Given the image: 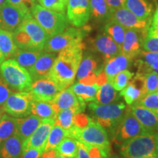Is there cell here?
Here are the masks:
<instances>
[{
	"label": "cell",
	"instance_id": "obj_26",
	"mask_svg": "<svg viewBox=\"0 0 158 158\" xmlns=\"http://www.w3.org/2000/svg\"><path fill=\"white\" fill-rule=\"evenodd\" d=\"M23 141L13 135L1 143L0 158H19L22 154Z\"/></svg>",
	"mask_w": 158,
	"mask_h": 158
},
{
	"label": "cell",
	"instance_id": "obj_20",
	"mask_svg": "<svg viewBox=\"0 0 158 158\" xmlns=\"http://www.w3.org/2000/svg\"><path fill=\"white\" fill-rule=\"evenodd\" d=\"M132 113L148 133L158 132V112L141 106L133 104L129 106Z\"/></svg>",
	"mask_w": 158,
	"mask_h": 158
},
{
	"label": "cell",
	"instance_id": "obj_6",
	"mask_svg": "<svg viewBox=\"0 0 158 158\" xmlns=\"http://www.w3.org/2000/svg\"><path fill=\"white\" fill-rule=\"evenodd\" d=\"M30 12L32 17L50 37L62 32L69 26L68 17L65 13L51 10L38 4H35Z\"/></svg>",
	"mask_w": 158,
	"mask_h": 158
},
{
	"label": "cell",
	"instance_id": "obj_28",
	"mask_svg": "<svg viewBox=\"0 0 158 158\" xmlns=\"http://www.w3.org/2000/svg\"><path fill=\"white\" fill-rule=\"evenodd\" d=\"M91 17L99 23H107L111 19L112 12L106 0H89Z\"/></svg>",
	"mask_w": 158,
	"mask_h": 158
},
{
	"label": "cell",
	"instance_id": "obj_37",
	"mask_svg": "<svg viewBox=\"0 0 158 158\" xmlns=\"http://www.w3.org/2000/svg\"><path fill=\"white\" fill-rule=\"evenodd\" d=\"M78 149L76 158H109L108 154L100 148L78 141Z\"/></svg>",
	"mask_w": 158,
	"mask_h": 158
},
{
	"label": "cell",
	"instance_id": "obj_2",
	"mask_svg": "<svg viewBox=\"0 0 158 158\" xmlns=\"http://www.w3.org/2000/svg\"><path fill=\"white\" fill-rule=\"evenodd\" d=\"M92 119L101 125L106 130L113 134L125 113L127 106L123 102L99 105L91 102L88 106Z\"/></svg>",
	"mask_w": 158,
	"mask_h": 158
},
{
	"label": "cell",
	"instance_id": "obj_17",
	"mask_svg": "<svg viewBox=\"0 0 158 158\" xmlns=\"http://www.w3.org/2000/svg\"><path fill=\"white\" fill-rule=\"evenodd\" d=\"M54 124V119H43L34 133L23 142L22 152L31 148L40 149L43 151L49 133Z\"/></svg>",
	"mask_w": 158,
	"mask_h": 158
},
{
	"label": "cell",
	"instance_id": "obj_56",
	"mask_svg": "<svg viewBox=\"0 0 158 158\" xmlns=\"http://www.w3.org/2000/svg\"><path fill=\"white\" fill-rule=\"evenodd\" d=\"M109 158H124V157H118V156L114 155V156H110Z\"/></svg>",
	"mask_w": 158,
	"mask_h": 158
},
{
	"label": "cell",
	"instance_id": "obj_32",
	"mask_svg": "<svg viewBox=\"0 0 158 158\" xmlns=\"http://www.w3.org/2000/svg\"><path fill=\"white\" fill-rule=\"evenodd\" d=\"M42 51L23 50V49L18 48L12 57L21 66L28 70L36 62Z\"/></svg>",
	"mask_w": 158,
	"mask_h": 158
},
{
	"label": "cell",
	"instance_id": "obj_24",
	"mask_svg": "<svg viewBox=\"0 0 158 158\" xmlns=\"http://www.w3.org/2000/svg\"><path fill=\"white\" fill-rule=\"evenodd\" d=\"M132 61L122 54L106 61L103 65V72L107 77L108 81L110 83L116 74L129 68Z\"/></svg>",
	"mask_w": 158,
	"mask_h": 158
},
{
	"label": "cell",
	"instance_id": "obj_11",
	"mask_svg": "<svg viewBox=\"0 0 158 158\" xmlns=\"http://www.w3.org/2000/svg\"><path fill=\"white\" fill-rule=\"evenodd\" d=\"M31 94L27 92H16L10 94L2 106L3 111L15 118L24 117L31 114Z\"/></svg>",
	"mask_w": 158,
	"mask_h": 158
},
{
	"label": "cell",
	"instance_id": "obj_59",
	"mask_svg": "<svg viewBox=\"0 0 158 158\" xmlns=\"http://www.w3.org/2000/svg\"><path fill=\"white\" fill-rule=\"evenodd\" d=\"M148 1H149V0H148ZM153 1H155V2H156V1H157V0H153Z\"/></svg>",
	"mask_w": 158,
	"mask_h": 158
},
{
	"label": "cell",
	"instance_id": "obj_21",
	"mask_svg": "<svg viewBox=\"0 0 158 158\" xmlns=\"http://www.w3.org/2000/svg\"><path fill=\"white\" fill-rule=\"evenodd\" d=\"M144 76L137 73L130 80L126 87L120 92V96L124 98L128 106H131L145 95Z\"/></svg>",
	"mask_w": 158,
	"mask_h": 158
},
{
	"label": "cell",
	"instance_id": "obj_30",
	"mask_svg": "<svg viewBox=\"0 0 158 158\" xmlns=\"http://www.w3.org/2000/svg\"><path fill=\"white\" fill-rule=\"evenodd\" d=\"M31 114L37 116L41 119L56 120L57 116L50 102L35 100L33 99L31 102Z\"/></svg>",
	"mask_w": 158,
	"mask_h": 158
},
{
	"label": "cell",
	"instance_id": "obj_25",
	"mask_svg": "<svg viewBox=\"0 0 158 158\" xmlns=\"http://www.w3.org/2000/svg\"><path fill=\"white\" fill-rule=\"evenodd\" d=\"M123 7L144 21H151L154 13L152 3L148 0H124Z\"/></svg>",
	"mask_w": 158,
	"mask_h": 158
},
{
	"label": "cell",
	"instance_id": "obj_18",
	"mask_svg": "<svg viewBox=\"0 0 158 158\" xmlns=\"http://www.w3.org/2000/svg\"><path fill=\"white\" fill-rule=\"evenodd\" d=\"M92 44L93 51L101 55L104 62L112 57L122 54L121 47L105 32L99 34L93 40Z\"/></svg>",
	"mask_w": 158,
	"mask_h": 158
},
{
	"label": "cell",
	"instance_id": "obj_12",
	"mask_svg": "<svg viewBox=\"0 0 158 158\" xmlns=\"http://www.w3.org/2000/svg\"><path fill=\"white\" fill-rule=\"evenodd\" d=\"M67 17L69 23L74 27H84L91 18L89 0H68Z\"/></svg>",
	"mask_w": 158,
	"mask_h": 158
},
{
	"label": "cell",
	"instance_id": "obj_44",
	"mask_svg": "<svg viewBox=\"0 0 158 158\" xmlns=\"http://www.w3.org/2000/svg\"><path fill=\"white\" fill-rule=\"evenodd\" d=\"M40 5L51 10L65 13L68 0H37Z\"/></svg>",
	"mask_w": 158,
	"mask_h": 158
},
{
	"label": "cell",
	"instance_id": "obj_42",
	"mask_svg": "<svg viewBox=\"0 0 158 158\" xmlns=\"http://www.w3.org/2000/svg\"><path fill=\"white\" fill-rule=\"evenodd\" d=\"M142 49L147 52L158 53V32L149 28L142 43Z\"/></svg>",
	"mask_w": 158,
	"mask_h": 158
},
{
	"label": "cell",
	"instance_id": "obj_55",
	"mask_svg": "<svg viewBox=\"0 0 158 158\" xmlns=\"http://www.w3.org/2000/svg\"><path fill=\"white\" fill-rule=\"evenodd\" d=\"M55 158H65V157H62V155H59V154H57V152H56V157H55Z\"/></svg>",
	"mask_w": 158,
	"mask_h": 158
},
{
	"label": "cell",
	"instance_id": "obj_51",
	"mask_svg": "<svg viewBox=\"0 0 158 158\" xmlns=\"http://www.w3.org/2000/svg\"><path fill=\"white\" fill-rule=\"evenodd\" d=\"M56 155V150H49V151L43 152L40 158H55Z\"/></svg>",
	"mask_w": 158,
	"mask_h": 158
},
{
	"label": "cell",
	"instance_id": "obj_5",
	"mask_svg": "<svg viewBox=\"0 0 158 158\" xmlns=\"http://www.w3.org/2000/svg\"><path fill=\"white\" fill-rule=\"evenodd\" d=\"M119 152L124 158H143L157 155L155 133H146L124 142Z\"/></svg>",
	"mask_w": 158,
	"mask_h": 158
},
{
	"label": "cell",
	"instance_id": "obj_16",
	"mask_svg": "<svg viewBox=\"0 0 158 158\" xmlns=\"http://www.w3.org/2000/svg\"><path fill=\"white\" fill-rule=\"evenodd\" d=\"M111 19L121 24L125 28L146 31L150 27L151 21L141 20L133 14L126 7H121L112 11Z\"/></svg>",
	"mask_w": 158,
	"mask_h": 158
},
{
	"label": "cell",
	"instance_id": "obj_50",
	"mask_svg": "<svg viewBox=\"0 0 158 158\" xmlns=\"http://www.w3.org/2000/svg\"><path fill=\"white\" fill-rule=\"evenodd\" d=\"M111 12L114 10L123 7L124 0H106Z\"/></svg>",
	"mask_w": 158,
	"mask_h": 158
},
{
	"label": "cell",
	"instance_id": "obj_39",
	"mask_svg": "<svg viewBox=\"0 0 158 158\" xmlns=\"http://www.w3.org/2000/svg\"><path fill=\"white\" fill-rule=\"evenodd\" d=\"M104 32L111 37L116 44L119 45L120 47L122 46L126 32V29L123 26L119 24L114 20L110 19L105 25Z\"/></svg>",
	"mask_w": 158,
	"mask_h": 158
},
{
	"label": "cell",
	"instance_id": "obj_9",
	"mask_svg": "<svg viewBox=\"0 0 158 158\" xmlns=\"http://www.w3.org/2000/svg\"><path fill=\"white\" fill-rule=\"evenodd\" d=\"M104 63L95 52H87L83 54L76 78L78 82L84 84H96L98 76L103 70Z\"/></svg>",
	"mask_w": 158,
	"mask_h": 158
},
{
	"label": "cell",
	"instance_id": "obj_52",
	"mask_svg": "<svg viewBox=\"0 0 158 158\" xmlns=\"http://www.w3.org/2000/svg\"><path fill=\"white\" fill-rule=\"evenodd\" d=\"M156 135V143H157V155H158V132L155 133Z\"/></svg>",
	"mask_w": 158,
	"mask_h": 158
},
{
	"label": "cell",
	"instance_id": "obj_3",
	"mask_svg": "<svg viewBox=\"0 0 158 158\" xmlns=\"http://www.w3.org/2000/svg\"><path fill=\"white\" fill-rule=\"evenodd\" d=\"M68 132V136L74 138L78 141L94 146L110 154V143L107 132L92 118L85 127L73 126Z\"/></svg>",
	"mask_w": 158,
	"mask_h": 158
},
{
	"label": "cell",
	"instance_id": "obj_13",
	"mask_svg": "<svg viewBox=\"0 0 158 158\" xmlns=\"http://www.w3.org/2000/svg\"><path fill=\"white\" fill-rule=\"evenodd\" d=\"M62 90V87L53 80L43 78L32 82L29 93L33 100L50 102Z\"/></svg>",
	"mask_w": 158,
	"mask_h": 158
},
{
	"label": "cell",
	"instance_id": "obj_54",
	"mask_svg": "<svg viewBox=\"0 0 158 158\" xmlns=\"http://www.w3.org/2000/svg\"><path fill=\"white\" fill-rule=\"evenodd\" d=\"M143 158H158V155H152L149 156H147V157H143Z\"/></svg>",
	"mask_w": 158,
	"mask_h": 158
},
{
	"label": "cell",
	"instance_id": "obj_46",
	"mask_svg": "<svg viewBox=\"0 0 158 158\" xmlns=\"http://www.w3.org/2000/svg\"><path fill=\"white\" fill-rule=\"evenodd\" d=\"M13 92V91L9 87L8 85L0 74V107L3 106L10 94Z\"/></svg>",
	"mask_w": 158,
	"mask_h": 158
},
{
	"label": "cell",
	"instance_id": "obj_14",
	"mask_svg": "<svg viewBox=\"0 0 158 158\" xmlns=\"http://www.w3.org/2000/svg\"><path fill=\"white\" fill-rule=\"evenodd\" d=\"M147 31L148 30L126 29L125 35L121 46L122 54L131 60L137 58L142 51V43Z\"/></svg>",
	"mask_w": 158,
	"mask_h": 158
},
{
	"label": "cell",
	"instance_id": "obj_40",
	"mask_svg": "<svg viewBox=\"0 0 158 158\" xmlns=\"http://www.w3.org/2000/svg\"><path fill=\"white\" fill-rule=\"evenodd\" d=\"M14 42L17 48L23 50L36 51L33 47L30 37L26 31L21 28H18L14 32H13Z\"/></svg>",
	"mask_w": 158,
	"mask_h": 158
},
{
	"label": "cell",
	"instance_id": "obj_19",
	"mask_svg": "<svg viewBox=\"0 0 158 158\" xmlns=\"http://www.w3.org/2000/svg\"><path fill=\"white\" fill-rule=\"evenodd\" d=\"M56 56L55 53L42 51L36 62L28 70L33 81L39 79L49 78L51 68Z\"/></svg>",
	"mask_w": 158,
	"mask_h": 158
},
{
	"label": "cell",
	"instance_id": "obj_57",
	"mask_svg": "<svg viewBox=\"0 0 158 158\" xmlns=\"http://www.w3.org/2000/svg\"><path fill=\"white\" fill-rule=\"evenodd\" d=\"M2 115H3V114H2V110H0V119H1V118H2Z\"/></svg>",
	"mask_w": 158,
	"mask_h": 158
},
{
	"label": "cell",
	"instance_id": "obj_29",
	"mask_svg": "<svg viewBox=\"0 0 158 158\" xmlns=\"http://www.w3.org/2000/svg\"><path fill=\"white\" fill-rule=\"evenodd\" d=\"M71 89L81 102H94L100 86L97 84H84L80 82L74 83L70 86Z\"/></svg>",
	"mask_w": 158,
	"mask_h": 158
},
{
	"label": "cell",
	"instance_id": "obj_1",
	"mask_svg": "<svg viewBox=\"0 0 158 158\" xmlns=\"http://www.w3.org/2000/svg\"><path fill=\"white\" fill-rule=\"evenodd\" d=\"M84 47V43L82 42L65 48L59 53L55 59L49 78L59 84L62 89L73 84Z\"/></svg>",
	"mask_w": 158,
	"mask_h": 158
},
{
	"label": "cell",
	"instance_id": "obj_58",
	"mask_svg": "<svg viewBox=\"0 0 158 158\" xmlns=\"http://www.w3.org/2000/svg\"><path fill=\"white\" fill-rule=\"evenodd\" d=\"M4 2H5V0H0V5H2Z\"/></svg>",
	"mask_w": 158,
	"mask_h": 158
},
{
	"label": "cell",
	"instance_id": "obj_36",
	"mask_svg": "<svg viewBox=\"0 0 158 158\" xmlns=\"http://www.w3.org/2000/svg\"><path fill=\"white\" fill-rule=\"evenodd\" d=\"M78 149V141L70 136H67L56 147L57 154L65 158H76Z\"/></svg>",
	"mask_w": 158,
	"mask_h": 158
},
{
	"label": "cell",
	"instance_id": "obj_34",
	"mask_svg": "<svg viewBox=\"0 0 158 158\" xmlns=\"http://www.w3.org/2000/svg\"><path fill=\"white\" fill-rule=\"evenodd\" d=\"M17 49L13 33L0 29V51L5 59L11 58Z\"/></svg>",
	"mask_w": 158,
	"mask_h": 158
},
{
	"label": "cell",
	"instance_id": "obj_15",
	"mask_svg": "<svg viewBox=\"0 0 158 158\" xmlns=\"http://www.w3.org/2000/svg\"><path fill=\"white\" fill-rule=\"evenodd\" d=\"M30 37L33 47L36 51H42L49 36L45 29L37 23L31 14L28 15L20 26Z\"/></svg>",
	"mask_w": 158,
	"mask_h": 158
},
{
	"label": "cell",
	"instance_id": "obj_22",
	"mask_svg": "<svg viewBox=\"0 0 158 158\" xmlns=\"http://www.w3.org/2000/svg\"><path fill=\"white\" fill-rule=\"evenodd\" d=\"M50 103L56 114L71 108L80 107L84 109L86 108V102L81 101L70 86L59 92Z\"/></svg>",
	"mask_w": 158,
	"mask_h": 158
},
{
	"label": "cell",
	"instance_id": "obj_38",
	"mask_svg": "<svg viewBox=\"0 0 158 158\" xmlns=\"http://www.w3.org/2000/svg\"><path fill=\"white\" fill-rule=\"evenodd\" d=\"M15 118L7 114H3L0 119V144L15 135Z\"/></svg>",
	"mask_w": 158,
	"mask_h": 158
},
{
	"label": "cell",
	"instance_id": "obj_8",
	"mask_svg": "<svg viewBox=\"0 0 158 158\" xmlns=\"http://www.w3.org/2000/svg\"><path fill=\"white\" fill-rule=\"evenodd\" d=\"M30 14V10L25 6H15L4 2L0 5V29L14 32Z\"/></svg>",
	"mask_w": 158,
	"mask_h": 158
},
{
	"label": "cell",
	"instance_id": "obj_48",
	"mask_svg": "<svg viewBox=\"0 0 158 158\" xmlns=\"http://www.w3.org/2000/svg\"><path fill=\"white\" fill-rule=\"evenodd\" d=\"M7 2L15 6H25L31 10L35 4V0H6Z\"/></svg>",
	"mask_w": 158,
	"mask_h": 158
},
{
	"label": "cell",
	"instance_id": "obj_49",
	"mask_svg": "<svg viewBox=\"0 0 158 158\" xmlns=\"http://www.w3.org/2000/svg\"><path fill=\"white\" fill-rule=\"evenodd\" d=\"M155 4L156 8L155 10H154L153 15L152 16L149 29H151V30L156 31V32H158V4L157 3V2H156Z\"/></svg>",
	"mask_w": 158,
	"mask_h": 158
},
{
	"label": "cell",
	"instance_id": "obj_53",
	"mask_svg": "<svg viewBox=\"0 0 158 158\" xmlns=\"http://www.w3.org/2000/svg\"><path fill=\"white\" fill-rule=\"evenodd\" d=\"M5 60V58H4V56L2 55V54L1 53V51H0V64H1Z\"/></svg>",
	"mask_w": 158,
	"mask_h": 158
},
{
	"label": "cell",
	"instance_id": "obj_31",
	"mask_svg": "<svg viewBox=\"0 0 158 158\" xmlns=\"http://www.w3.org/2000/svg\"><path fill=\"white\" fill-rule=\"evenodd\" d=\"M119 96L117 91L114 88L110 82L106 81L100 85L97 93L95 100L93 102L99 105H106L116 102Z\"/></svg>",
	"mask_w": 158,
	"mask_h": 158
},
{
	"label": "cell",
	"instance_id": "obj_7",
	"mask_svg": "<svg viewBox=\"0 0 158 158\" xmlns=\"http://www.w3.org/2000/svg\"><path fill=\"white\" fill-rule=\"evenodd\" d=\"M86 34V29L68 27L62 32L50 37L45 43L43 51L59 53L69 47L80 44Z\"/></svg>",
	"mask_w": 158,
	"mask_h": 158
},
{
	"label": "cell",
	"instance_id": "obj_47",
	"mask_svg": "<svg viewBox=\"0 0 158 158\" xmlns=\"http://www.w3.org/2000/svg\"><path fill=\"white\" fill-rule=\"evenodd\" d=\"M43 152L42 149L31 148L22 152V154L19 158H40Z\"/></svg>",
	"mask_w": 158,
	"mask_h": 158
},
{
	"label": "cell",
	"instance_id": "obj_23",
	"mask_svg": "<svg viewBox=\"0 0 158 158\" xmlns=\"http://www.w3.org/2000/svg\"><path fill=\"white\" fill-rule=\"evenodd\" d=\"M42 120L33 114H30L24 117L15 118L16 129H15V135L24 141L34 133Z\"/></svg>",
	"mask_w": 158,
	"mask_h": 158
},
{
	"label": "cell",
	"instance_id": "obj_33",
	"mask_svg": "<svg viewBox=\"0 0 158 158\" xmlns=\"http://www.w3.org/2000/svg\"><path fill=\"white\" fill-rule=\"evenodd\" d=\"M84 110V108L76 107L61 110L57 114L55 124L60 126L63 129L69 130L74 126L75 115L80 112H83Z\"/></svg>",
	"mask_w": 158,
	"mask_h": 158
},
{
	"label": "cell",
	"instance_id": "obj_35",
	"mask_svg": "<svg viewBox=\"0 0 158 158\" xmlns=\"http://www.w3.org/2000/svg\"><path fill=\"white\" fill-rule=\"evenodd\" d=\"M67 136H68V130L63 129L60 126L54 124L49 133L48 138L45 142L44 149H43V152L49 151V150H56L59 144Z\"/></svg>",
	"mask_w": 158,
	"mask_h": 158
},
{
	"label": "cell",
	"instance_id": "obj_43",
	"mask_svg": "<svg viewBox=\"0 0 158 158\" xmlns=\"http://www.w3.org/2000/svg\"><path fill=\"white\" fill-rule=\"evenodd\" d=\"M134 104L158 112V91L145 94Z\"/></svg>",
	"mask_w": 158,
	"mask_h": 158
},
{
	"label": "cell",
	"instance_id": "obj_10",
	"mask_svg": "<svg viewBox=\"0 0 158 158\" xmlns=\"http://www.w3.org/2000/svg\"><path fill=\"white\" fill-rule=\"evenodd\" d=\"M146 133L148 132L134 116L129 106L127 107L123 118L114 133L112 139L116 143L122 144L135 136Z\"/></svg>",
	"mask_w": 158,
	"mask_h": 158
},
{
	"label": "cell",
	"instance_id": "obj_4",
	"mask_svg": "<svg viewBox=\"0 0 158 158\" xmlns=\"http://www.w3.org/2000/svg\"><path fill=\"white\" fill-rule=\"evenodd\" d=\"M0 74L13 91L27 92L30 91L32 78L29 71L15 59H8L4 61L0 64Z\"/></svg>",
	"mask_w": 158,
	"mask_h": 158
},
{
	"label": "cell",
	"instance_id": "obj_45",
	"mask_svg": "<svg viewBox=\"0 0 158 158\" xmlns=\"http://www.w3.org/2000/svg\"><path fill=\"white\" fill-rule=\"evenodd\" d=\"M143 76L146 94L158 91V74L155 72H149Z\"/></svg>",
	"mask_w": 158,
	"mask_h": 158
},
{
	"label": "cell",
	"instance_id": "obj_27",
	"mask_svg": "<svg viewBox=\"0 0 158 158\" xmlns=\"http://www.w3.org/2000/svg\"><path fill=\"white\" fill-rule=\"evenodd\" d=\"M136 62L138 73L144 75L149 72L158 74V53L142 51Z\"/></svg>",
	"mask_w": 158,
	"mask_h": 158
},
{
	"label": "cell",
	"instance_id": "obj_41",
	"mask_svg": "<svg viewBox=\"0 0 158 158\" xmlns=\"http://www.w3.org/2000/svg\"><path fill=\"white\" fill-rule=\"evenodd\" d=\"M134 76L133 73L130 72L127 69L121 71L116 74L114 77L110 84L114 86V88L117 91V92H121V91L126 87V86L129 84L133 77Z\"/></svg>",
	"mask_w": 158,
	"mask_h": 158
}]
</instances>
